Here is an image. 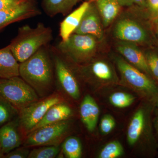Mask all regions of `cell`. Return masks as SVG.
Wrapping results in <instances>:
<instances>
[{"label": "cell", "instance_id": "12", "mask_svg": "<svg viewBox=\"0 0 158 158\" xmlns=\"http://www.w3.org/2000/svg\"><path fill=\"white\" fill-rule=\"evenodd\" d=\"M40 14V11L32 1L23 2L16 7L0 11V30L11 23L28 19Z\"/></svg>", "mask_w": 158, "mask_h": 158}, {"label": "cell", "instance_id": "4", "mask_svg": "<svg viewBox=\"0 0 158 158\" xmlns=\"http://www.w3.org/2000/svg\"><path fill=\"white\" fill-rule=\"evenodd\" d=\"M98 40L88 34H72L67 40L61 41L56 49L59 53L77 63L88 62L95 55Z\"/></svg>", "mask_w": 158, "mask_h": 158}, {"label": "cell", "instance_id": "31", "mask_svg": "<svg viewBox=\"0 0 158 158\" xmlns=\"http://www.w3.org/2000/svg\"><path fill=\"white\" fill-rule=\"evenodd\" d=\"M23 2H24L19 0H0V11L16 7Z\"/></svg>", "mask_w": 158, "mask_h": 158}, {"label": "cell", "instance_id": "6", "mask_svg": "<svg viewBox=\"0 0 158 158\" xmlns=\"http://www.w3.org/2000/svg\"><path fill=\"white\" fill-rule=\"evenodd\" d=\"M63 102L58 93L51 94L40 101H37L20 110L19 127L28 134L42 119L49 109L53 105Z\"/></svg>", "mask_w": 158, "mask_h": 158}, {"label": "cell", "instance_id": "5", "mask_svg": "<svg viewBox=\"0 0 158 158\" xmlns=\"http://www.w3.org/2000/svg\"><path fill=\"white\" fill-rule=\"evenodd\" d=\"M0 97L19 111L39 99L35 90L19 76L0 78Z\"/></svg>", "mask_w": 158, "mask_h": 158}, {"label": "cell", "instance_id": "1", "mask_svg": "<svg viewBox=\"0 0 158 158\" xmlns=\"http://www.w3.org/2000/svg\"><path fill=\"white\" fill-rule=\"evenodd\" d=\"M45 47L19 64V76L40 96L50 91L54 80L52 63Z\"/></svg>", "mask_w": 158, "mask_h": 158}, {"label": "cell", "instance_id": "10", "mask_svg": "<svg viewBox=\"0 0 158 158\" xmlns=\"http://www.w3.org/2000/svg\"><path fill=\"white\" fill-rule=\"evenodd\" d=\"M156 102H151L147 108H141L135 113L128 128L127 141L130 145L135 144L144 134L151 133L149 114Z\"/></svg>", "mask_w": 158, "mask_h": 158}, {"label": "cell", "instance_id": "27", "mask_svg": "<svg viewBox=\"0 0 158 158\" xmlns=\"http://www.w3.org/2000/svg\"><path fill=\"white\" fill-rule=\"evenodd\" d=\"M145 58L151 74L158 82V54L154 52H148Z\"/></svg>", "mask_w": 158, "mask_h": 158}, {"label": "cell", "instance_id": "20", "mask_svg": "<svg viewBox=\"0 0 158 158\" xmlns=\"http://www.w3.org/2000/svg\"><path fill=\"white\" fill-rule=\"evenodd\" d=\"M80 0H43V10L48 16L59 14L65 15L72 9Z\"/></svg>", "mask_w": 158, "mask_h": 158}, {"label": "cell", "instance_id": "33", "mask_svg": "<svg viewBox=\"0 0 158 158\" xmlns=\"http://www.w3.org/2000/svg\"><path fill=\"white\" fill-rule=\"evenodd\" d=\"M156 106L157 107V110L156 115L155 119L154 121V126L155 128L156 133L158 136V100L156 104Z\"/></svg>", "mask_w": 158, "mask_h": 158}, {"label": "cell", "instance_id": "35", "mask_svg": "<svg viewBox=\"0 0 158 158\" xmlns=\"http://www.w3.org/2000/svg\"><path fill=\"white\" fill-rule=\"evenodd\" d=\"M19 1H23V2H27V1H32V0H19Z\"/></svg>", "mask_w": 158, "mask_h": 158}, {"label": "cell", "instance_id": "3", "mask_svg": "<svg viewBox=\"0 0 158 158\" xmlns=\"http://www.w3.org/2000/svg\"><path fill=\"white\" fill-rule=\"evenodd\" d=\"M115 59L123 81L138 90L147 100L157 101L158 84L149 76L134 67L121 57L116 56Z\"/></svg>", "mask_w": 158, "mask_h": 158}, {"label": "cell", "instance_id": "19", "mask_svg": "<svg viewBox=\"0 0 158 158\" xmlns=\"http://www.w3.org/2000/svg\"><path fill=\"white\" fill-rule=\"evenodd\" d=\"M104 27L110 26L116 19L121 6L118 0H94Z\"/></svg>", "mask_w": 158, "mask_h": 158}, {"label": "cell", "instance_id": "24", "mask_svg": "<svg viewBox=\"0 0 158 158\" xmlns=\"http://www.w3.org/2000/svg\"><path fill=\"white\" fill-rule=\"evenodd\" d=\"M59 145H46L34 148L29 153V158H54L59 154Z\"/></svg>", "mask_w": 158, "mask_h": 158}, {"label": "cell", "instance_id": "37", "mask_svg": "<svg viewBox=\"0 0 158 158\" xmlns=\"http://www.w3.org/2000/svg\"></svg>", "mask_w": 158, "mask_h": 158}, {"label": "cell", "instance_id": "18", "mask_svg": "<svg viewBox=\"0 0 158 158\" xmlns=\"http://www.w3.org/2000/svg\"><path fill=\"white\" fill-rule=\"evenodd\" d=\"M71 114V108L62 102L54 105L49 109L42 119L31 131L47 125L66 120Z\"/></svg>", "mask_w": 158, "mask_h": 158}, {"label": "cell", "instance_id": "21", "mask_svg": "<svg viewBox=\"0 0 158 158\" xmlns=\"http://www.w3.org/2000/svg\"><path fill=\"white\" fill-rule=\"evenodd\" d=\"M90 74L95 78L102 81H112L115 78V74L113 69L110 64L103 60L94 61L86 67Z\"/></svg>", "mask_w": 158, "mask_h": 158}, {"label": "cell", "instance_id": "36", "mask_svg": "<svg viewBox=\"0 0 158 158\" xmlns=\"http://www.w3.org/2000/svg\"><path fill=\"white\" fill-rule=\"evenodd\" d=\"M2 153H1V150H0V156H2Z\"/></svg>", "mask_w": 158, "mask_h": 158}, {"label": "cell", "instance_id": "22", "mask_svg": "<svg viewBox=\"0 0 158 158\" xmlns=\"http://www.w3.org/2000/svg\"><path fill=\"white\" fill-rule=\"evenodd\" d=\"M19 110L0 97V127L19 115Z\"/></svg>", "mask_w": 158, "mask_h": 158}, {"label": "cell", "instance_id": "26", "mask_svg": "<svg viewBox=\"0 0 158 158\" xmlns=\"http://www.w3.org/2000/svg\"><path fill=\"white\" fill-rule=\"evenodd\" d=\"M135 98L132 95L123 92H116L110 95V101L111 103L116 107H127L133 103Z\"/></svg>", "mask_w": 158, "mask_h": 158}, {"label": "cell", "instance_id": "34", "mask_svg": "<svg viewBox=\"0 0 158 158\" xmlns=\"http://www.w3.org/2000/svg\"><path fill=\"white\" fill-rule=\"evenodd\" d=\"M155 22V30L156 34L158 37V19L154 20Z\"/></svg>", "mask_w": 158, "mask_h": 158}, {"label": "cell", "instance_id": "9", "mask_svg": "<svg viewBox=\"0 0 158 158\" xmlns=\"http://www.w3.org/2000/svg\"><path fill=\"white\" fill-rule=\"evenodd\" d=\"M55 72L59 84L66 93L72 98L77 99L80 96L78 82L72 72L65 61L60 57L56 48L53 49Z\"/></svg>", "mask_w": 158, "mask_h": 158}, {"label": "cell", "instance_id": "25", "mask_svg": "<svg viewBox=\"0 0 158 158\" xmlns=\"http://www.w3.org/2000/svg\"><path fill=\"white\" fill-rule=\"evenodd\" d=\"M123 148L118 141L110 142L105 146L100 152V158H116L122 155Z\"/></svg>", "mask_w": 158, "mask_h": 158}, {"label": "cell", "instance_id": "30", "mask_svg": "<svg viewBox=\"0 0 158 158\" xmlns=\"http://www.w3.org/2000/svg\"><path fill=\"white\" fill-rule=\"evenodd\" d=\"M145 7L149 16L153 20L158 19V0H146Z\"/></svg>", "mask_w": 158, "mask_h": 158}, {"label": "cell", "instance_id": "16", "mask_svg": "<svg viewBox=\"0 0 158 158\" xmlns=\"http://www.w3.org/2000/svg\"><path fill=\"white\" fill-rule=\"evenodd\" d=\"M99 112V108L94 99L90 95H86L81 104L80 114L82 122L90 132L96 127Z\"/></svg>", "mask_w": 158, "mask_h": 158}, {"label": "cell", "instance_id": "11", "mask_svg": "<svg viewBox=\"0 0 158 158\" xmlns=\"http://www.w3.org/2000/svg\"><path fill=\"white\" fill-rule=\"evenodd\" d=\"M103 27L101 18L95 3L91 1L80 25L74 33L91 35L98 41H101L104 38Z\"/></svg>", "mask_w": 158, "mask_h": 158}, {"label": "cell", "instance_id": "8", "mask_svg": "<svg viewBox=\"0 0 158 158\" xmlns=\"http://www.w3.org/2000/svg\"><path fill=\"white\" fill-rule=\"evenodd\" d=\"M113 34L120 41L143 44L149 40L146 29L137 20L123 17L118 19L115 24Z\"/></svg>", "mask_w": 158, "mask_h": 158}, {"label": "cell", "instance_id": "13", "mask_svg": "<svg viewBox=\"0 0 158 158\" xmlns=\"http://www.w3.org/2000/svg\"><path fill=\"white\" fill-rule=\"evenodd\" d=\"M116 49L129 63L149 76L151 75L145 55L137 44L119 40L116 44Z\"/></svg>", "mask_w": 158, "mask_h": 158}, {"label": "cell", "instance_id": "7", "mask_svg": "<svg viewBox=\"0 0 158 158\" xmlns=\"http://www.w3.org/2000/svg\"><path fill=\"white\" fill-rule=\"evenodd\" d=\"M69 126L65 120L38 128L28 134L24 145L28 148L58 145L67 133Z\"/></svg>", "mask_w": 158, "mask_h": 158}, {"label": "cell", "instance_id": "29", "mask_svg": "<svg viewBox=\"0 0 158 158\" xmlns=\"http://www.w3.org/2000/svg\"><path fill=\"white\" fill-rule=\"evenodd\" d=\"M30 151L28 147L17 148L6 154L5 158H26L28 157Z\"/></svg>", "mask_w": 158, "mask_h": 158}, {"label": "cell", "instance_id": "15", "mask_svg": "<svg viewBox=\"0 0 158 158\" xmlns=\"http://www.w3.org/2000/svg\"><path fill=\"white\" fill-rule=\"evenodd\" d=\"M90 3V2H84L60 23L59 34L62 41L67 40L73 34L80 25Z\"/></svg>", "mask_w": 158, "mask_h": 158}, {"label": "cell", "instance_id": "17", "mask_svg": "<svg viewBox=\"0 0 158 158\" xmlns=\"http://www.w3.org/2000/svg\"><path fill=\"white\" fill-rule=\"evenodd\" d=\"M19 67L9 45L0 49V78L19 76Z\"/></svg>", "mask_w": 158, "mask_h": 158}, {"label": "cell", "instance_id": "23", "mask_svg": "<svg viewBox=\"0 0 158 158\" xmlns=\"http://www.w3.org/2000/svg\"><path fill=\"white\" fill-rule=\"evenodd\" d=\"M62 149L66 157L80 158L81 156V144L79 139L76 137L67 138L63 143Z\"/></svg>", "mask_w": 158, "mask_h": 158}, {"label": "cell", "instance_id": "32", "mask_svg": "<svg viewBox=\"0 0 158 158\" xmlns=\"http://www.w3.org/2000/svg\"><path fill=\"white\" fill-rule=\"evenodd\" d=\"M121 7H132L135 6H144L146 0H118Z\"/></svg>", "mask_w": 158, "mask_h": 158}, {"label": "cell", "instance_id": "14", "mask_svg": "<svg viewBox=\"0 0 158 158\" xmlns=\"http://www.w3.org/2000/svg\"><path fill=\"white\" fill-rule=\"evenodd\" d=\"M19 127L18 116L0 127V150L2 155H6L21 144Z\"/></svg>", "mask_w": 158, "mask_h": 158}, {"label": "cell", "instance_id": "28", "mask_svg": "<svg viewBox=\"0 0 158 158\" xmlns=\"http://www.w3.org/2000/svg\"><path fill=\"white\" fill-rule=\"evenodd\" d=\"M116 122L111 115H106L103 117L101 121L100 127L101 131L104 134L111 132L115 127Z\"/></svg>", "mask_w": 158, "mask_h": 158}, {"label": "cell", "instance_id": "2", "mask_svg": "<svg viewBox=\"0 0 158 158\" xmlns=\"http://www.w3.org/2000/svg\"><path fill=\"white\" fill-rule=\"evenodd\" d=\"M52 31L43 23L35 27L27 25L19 29L17 36L9 44L15 59L20 63L26 61L40 49L52 40Z\"/></svg>", "mask_w": 158, "mask_h": 158}]
</instances>
